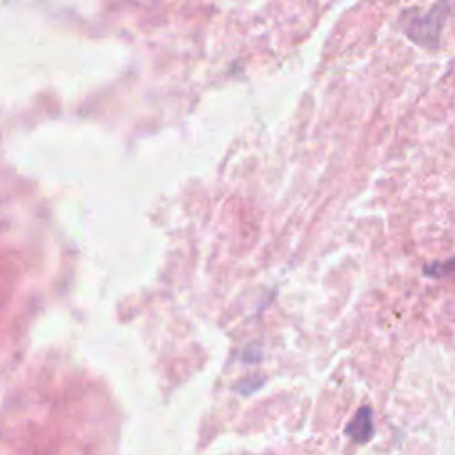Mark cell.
I'll return each instance as SVG.
<instances>
[{"instance_id":"cell-1","label":"cell","mask_w":455,"mask_h":455,"mask_svg":"<svg viewBox=\"0 0 455 455\" xmlns=\"http://www.w3.org/2000/svg\"><path fill=\"white\" fill-rule=\"evenodd\" d=\"M347 434L359 443L368 441V437L371 435V411L368 407L359 409V412L348 423Z\"/></svg>"}]
</instances>
